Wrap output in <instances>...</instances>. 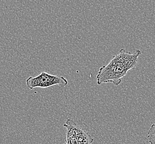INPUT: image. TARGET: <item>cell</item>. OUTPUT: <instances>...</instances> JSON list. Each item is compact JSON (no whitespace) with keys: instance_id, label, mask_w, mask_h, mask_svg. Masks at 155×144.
<instances>
[{"instance_id":"obj_1","label":"cell","mask_w":155,"mask_h":144,"mask_svg":"<svg viewBox=\"0 0 155 144\" xmlns=\"http://www.w3.org/2000/svg\"><path fill=\"white\" fill-rule=\"evenodd\" d=\"M141 54L140 50L130 53L122 48L119 53L112 57L107 65L99 68L97 75V84L108 83H112L116 86L120 84L121 79L127 72L135 68L138 58Z\"/></svg>"},{"instance_id":"obj_2","label":"cell","mask_w":155,"mask_h":144,"mask_svg":"<svg viewBox=\"0 0 155 144\" xmlns=\"http://www.w3.org/2000/svg\"><path fill=\"white\" fill-rule=\"evenodd\" d=\"M63 126L66 129L64 144H93L94 140L92 136L72 119H67Z\"/></svg>"},{"instance_id":"obj_3","label":"cell","mask_w":155,"mask_h":144,"mask_svg":"<svg viewBox=\"0 0 155 144\" xmlns=\"http://www.w3.org/2000/svg\"><path fill=\"white\" fill-rule=\"evenodd\" d=\"M27 87L31 90L34 88H48L54 85L66 87L68 81L63 76L52 75L47 72H43L36 77H29L26 80Z\"/></svg>"},{"instance_id":"obj_4","label":"cell","mask_w":155,"mask_h":144,"mask_svg":"<svg viewBox=\"0 0 155 144\" xmlns=\"http://www.w3.org/2000/svg\"><path fill=\"white\" fill-rule=\"evenodd\" d=\"M150 144H155V123L153 124L149 129L147 136Z\"/></svg>"}]
</instances>
